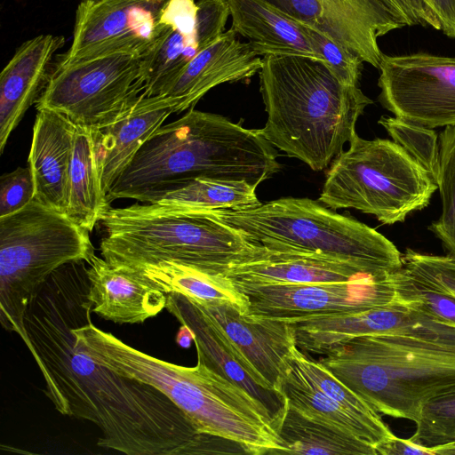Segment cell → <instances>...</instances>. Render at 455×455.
<instances>
[{
  "label": "cell",
  "instance_id": "6da1fadb",
  "mask_svg": "<svg viewBox=\"0 0 455 455\" xmlns=\"http://www.w3.org/2000/svg\"><path fill=\"white\" fill-rule=\"evenodd\" d=\"M85 261L54 271L29 302L22 340L39 367L44 394L61 415L94 423L97 444L126 455L229 453L228 440L202 434L167 395L95 361L73 331Z\"/></svg>",
  "mask_w": 455,
  "mask_h": 455
},
{
  "label": "cell",
  "instance_id": "7a4b0ae2",
  "mask_svg": "<svg viewBox=\"0 0 455 455\" xmlns=\"http://www.w3.org/2000/svg\"><path fill=\"white\" fill-rule=\"evenodd\" d=\"M92 309L76 310L77 343L99 363L151 385L172 401L202 434L239 444L249 454H277L282 443L266 407L202 360L194 367L169 363L96 327Z\"/></svg>",
  "mask_w": 455,
  "mask_h": 455
},
{
  "label": "cell",
  "instance_id": "3957f363",
  "mask_svg": "<svg viewBox=\"0 0 455 455\" xmlns=\"http://www.w3.org/2000/svg\"><path fill=\"white\" fill-rule=\"evenodd\" d=\"M278 156L259 130L193 108L147 140L107 200L109 204L123 198L151 204L199 177L245 180L258 187L281 170Z\"/></svg>",
  "mask_w": 455,
  "mask_h": 455
},
{
  "label": "cell",
  "instance_id": "277c9868",
  "mask_svg": "<svg viewBox=\"0 0 455 455\" xmlns=\"http://www.w3.org/2000/svg\"><path fill=\"white\" fill-rule=\"evenodd\" d=\"M267 114L263 137L314 171L343 151L372 103L358 86L341 84L327 64L299 55H265L259 72Z\"/></svg>",
  "mask_w": 455,
  "mask_h": 455
},
{
  "label": "cell",
  "instance_id": "5b68a950",
  "mask_svg": "<svg viewBox=\"0 0 455 455\" xmlns=\"http://www.w3.org/2000/svg\"><path fill=\"white\" fill-rule=\"evenodd\" d=\"M324 355L319 361L379 415L416 423L425 403L455 390V344L369 335Z\"/></svg>",
  "mask_w": 455,
  "mask_h": 455
},
{
  "label": "cell",
  "instance_id": "8992f818",
  "mask_svg": "<svg viewBox=\"0 0 455 455\" xmlns=\"http://www.w3.org/2000/svg\"><path fill=\"white\" fill-rule=\"evenodd\" d=\"M99 224L101 256L114 265L167 259L215 274L256 245L211 211L157 204L110 206Z\"/></svg>",
  "mask_w": 455,
  "mask_h": 455
},
{
  "label": "cell",
  "instance_id": "52a82bcc",
  "mask_svg": "<svg viewBox=\"0 0 455 455\" xmlns=\"http://www.w3.org/2000/svg\"><path fill=\"white\" fill-rule=\"evenodd\" d=\"M211 212L268 249L320 254L392 271L403 266L400 251L383 235L319 201L283 197L251 208Z\"/></svg>",
  "mask_w": 455,
  "mask_h": 455
},
{
  "label": "cell",
  "instance_id": "ba28073f",
  "mask_svg": "<svg viewBox=\"0 0 455 455\" xmlns=\"http://www.w3.org/2000/svg\"><path fill=\"white\" fill-rule=\"evenodd\" d=\"M89 231L36 198L0 217V322L23 340L29 302L60 267L90 260Z\"/></svg>",
  "mask_w": 455,
  "mask_h": 455
},
{
  "label": "cell",
  "instance_id": "9c48e42d",
  "mask_svg": "<svg viewBox=\"0 0 455 455\" xmlns=\"http://www.w3.org/2000/svg\"><path fill=\"white\" fill-rule=\"evenodd\" d=\"M331 163L318 201L331 210L352 208L382 224L403 222L438 189L431 175L402 147L356 133Z\"/></svg>",
  "mask_w": 455,
  "mask_h": 455
},
{
  "label": "cell",
  "instance_id": "30bf717a",
  "mask_svg": "<svg viewBox=\"0 0 455 455\" xmlns=\"http://www.w3.org/2000/svg\"><path fill=\"white\" fill-rule=\"evenodd\" d=\"M141 57L117 52L57 63L36 102V109L54 110L92 130L106 126L143 93Z\"/></svg>",
  "mask_w": 455,
  "mask_h": 455
},
{
  "label": "cell",
  "instance_id": "8fae6325",
  "mask_svg": "<svg viewBox=\"0 0 455 455\" xmlns=\"http://www.w3.org/2000/svg\"><path fill=\"white\" fill-rule=\"evenodd\" d=\"M398 270L369 273L343 283L257 285L232 282L248 298L246 316L291 323L390 304L397 300Z\"/></svg>",
  "mask_w": 455,
  "mask_h": 455
},
{
  "label": "cell",
  "instance_id": "7c38bea8",
  "mask_svg": "<svg viewBox=\"0 0 455 455\" xmlns=\"http://www.w3.org/2000/svg\"><path fill=\"white\" fill-rule=\"evenodd\" d=\"M379 101L404 121L434 129L455 125V57L383 55Z\"/></svg>",
  "mask_w": 455,
  "mask_h": 455
},
{
  "label": "cell",
  "instance_id": "4fadbf2b",
  "mask_svg": "<svg viewBox=\"0 0 455 455\" xmlns=\"http://www.w3.org/2000/svg\"><path fill=\"white\" fill-rule=\"evenodd\" d=\"M168 1L82 0L71 45L58 63L117 52L143 55L161 32V14Z\"/></svg>",
  "mask_w": 455,
  "mask_h": 455
},
{
  "label": "cell",
  "instance_id": "5bb4252c",
  "mask_svg": "<svg viewBox=\"0 0 455 455\" xmlns=\"http://www.w3.org/2000/svg\"><path fill=\"white\" fill-rule=\"evenodd\" d=\"M297 347L324 355L334 346L356 337L407 335L455 344V325L412 310L395 300L363 311L310 316L292 323Z\"/></svg>",
  "mask_w": 455,
  "mask_h": 455
},
{
  "label": "cell",
  "instance_id": "9a60e30c",
  "mask_svg": "<svg viewBox=\"0 0 455 455\" xmlns=\"http://www.w3.org/2000/svg\"><path fill=\"white\" fill-rule=\"evenodd\" d=\"M290 18L312 26L376 68L378 38L409 26L382 0H267Z\"/></svg>",
  "mask_w": 455,
  "mask_h": 455
},
{
  "label": "cell",
  "instance_id": "2e32d148",
  "mask_svg": "<svg viewBox=\"0 0 455 455\" xmlns=\"http://www.w3.org/2000/svg\"><path fill=\"white\" fill-rule=\"evenodd\" d=\"M191 300L253 374L268 388L285 396L283 387L290 371V356L297 347L292 324L248 317L228 302Z\"/></svg>",
  "mask_w": 455,
  "mask_h": 455
},
{
  "label": "cell",
  "instance_id": "e0dca14e",
  "mask_svg": "<svg viewBox=\"0 0 455 455\" xmlns=\"http://www.w3.org/2000/svg\"><path fill=\"white\" fill-rule=\"evenodd\" d=\"M384 270L387 269L320 254L268 249L256 243L249 252L215 274L235 283L267 285L343 283Z\"/></svg>",
  "mask_w": 455,
  "mask_h": 455
},
{
  "label": "cell",
  "instance_id": "ac0fdd59",
  "mask_svg": "<svg viewBox=\"0 0 455 455\" xmlns=\"http://www.w3.org/2000/svg\"><path fill=\"white\" fill-rule=\"evenodd\" d=\"M166 295L165 308L192 331L197 359L262 403L273 417L278 432L288 405L286 397L268 388L253 374L195 302L181 294Z\"/></svg>",
  "mask_w": 455,
  "mask_h": 455
},
{
  "label": "cell",
  "instance_id": "d6986e66",
  "mask_svg": "<svg viewBox=\"0 0 455 455\" xmlns=\"http://www.w3.org/2000/svg\"><path fill=\"white\" fill-rule=\"evenodd\" d=\"M230 28L198 52L163 94L173 101V113L193 108L211 89L251 78L259 72L262 58Z\"/></svg>",
  "mask_w": 455,
  "mask_h": 455
},
{
  "label": "cell",
  "instance_id": "ffe728a7",
  "mask_svg": "<svg viewBox=\"0 0 455 455\" xmlns=\"http://www.w3.org/2000/svg\"><path fill=\"white\" fill-rule=\"evenodd\" d=\"M171 114H173L171 98L147 96L143 92L114 122L99 129H91L96 163L106 196L141 146Z\"/></svg>",
  "mask_w": 455,
  "mask_h": 455
},
{
  "label": "cell",
  "instance_id": "44dd1931",
  "mask_svg": "<svg viewBox=\"0 0 455 455\" xmlns=\"http://www.w3.org/2000/svg\"><path fill=\"white\" fill-rule=\"evenodd\" d=\"M65 43L61 36L39 35L24 42L0 74V153L28 108L38 100L50 64Z\"/></svg>",
  "mask_w": 455,
  "mask_h": 455
},
{
  "label": "cell",
  "instance_id": "7402d4cb",
  "mask_svg": "<svg viewBox=\"0 0 455 455\" xmlns=\"http://www.w3.org/2000/svg\"><path fill=\"white\" fill-rule=\"evenodd\" d=\"M195 0H169L161 14L162 29L142 55L141 79L147 96L163 95L185 66L201 51L196 34Z\"/></svg>",
  "mask_w": 455,
  "mask_h": 455
},
{
  "label": "cell",
  "instance_id": "603a6c76",
  "mask_svg": "<svg viewBox=\"0 0 455 455\" xmlns=\"http://www.w3.org/2000/svg\"><path fill=\"white\" fill-rule=\"evenodd\" d=\"M76 126L63 114L48 108L38 109L28 155V166L36 187L35 198L65 213Z\"/></svg>",
  "mask_w": 455,
  "mask_h": 455
},
{
  "label": "cell",
  "instance_id": "cb8c5ba5",
  "mask_svg": "<svg viewBox=\"0 0 455 455\" xmlns=\"http://www.w3.org/2000/svg\"><path fill=\"white\" fill-rule=\"evenodd\" d=\"M92 311L116 323H140L166 307L167 295L95 253L87 262Z\"/></svg>",
  "mask_w": 455,
  "mask_h": 455
},
{
  "label": "cell",
  "instance_id": "d4e9b609",
  "mask_svg": "<svg viewBox=\"0 0 455 455\" xmlns=\"http://www.w3.org/2000/svg\"><path fill=\"white\" fill-rule=\"evenodd\" d=\"M232 28L259 56L299 55L324 61L300 22L267 0H227ZM325 62V61H324Z\"/></svg>",
  "mask_w": 455,
  "mask_h": 455
},
{
  "label": "cell",
  "instance_id": "484cf974",
  "mask_svg": "<svg viewBox=\"0 0 455 455\" xmlns=\"http://www.w3.org/2000/svg\"><path fill=\"white\" fill-rule=\"evenodd\" d=\"M114 265V264H113ZM159 291L181 294L196 301L234 305L243 315L249 309L246 295L228 277L167 259L115 265Z\"/></svg>",
  "mask_w": 455,
  "mask_h": 455
},
{
  "label": "cell",
  "instance_id": "4316f807",
  "mask_svg": "<svg viewBox=\"0 0 455 455\" xmlns=\"http://www.w3.org/2000/svg\"><path fill=\"white\" fill-rule=\"evenodd\" d=\"M109 207L96 163L92 130L76 125L68 169L66 214L91 232Z\"/></svg>",
  "mask_w": 455,
  "mask_h": 455
},
{
  "label": "cell",
  "instance_id": "83f0119b",
  "mask_svg": "<svg viewBox=\"0 0 455 455\" xmlns=\"http://www.w3.org/2000/svg\"><path fill=\"white\" fill-rule=\"evenodd\" d=\"M278 435L282 447L277 454L377 455L371 444L310 419L290 405L278 427Z\"/></svg>",
  "mask_w": 455,
  "mask_h": 455
},
{
  "label": "cell",
  "instance_id": "f1b7e54d",
  "mask_svg": "<svg viewBox=\"0 0 455 455\" xmlns=\"http://www.w3.org/2000/svg\"><path fill=\"white\" fill-rule=\"evenodd\" d=\"M283 394L288 405L301 414L356 436L374 448L389 439L347 411L291 367Z\"/></svg>",
  "mask_w": 455,
  "mask_h": 455
},
{
  "label": "cell",
  "instance_id": "f546056e",
  "mask_svg": "<svg viewBox=\"0 0 455 455\" xmlns=\"http://www.w3.org/2000/svg\"><path fill=\"white\" fill-rule=\"evenodd\" d=\"M256 188L245 180L199 177L166 192L151 204L202 212L243 210L260 204Z\"/></svg>",
  "mask_w": 455,
  "mask_h": 455
},
{
  "label": "cell",
  "instance_id": "4dcf8cb0",
  "mask_svg": "<svg viewBox=\"0 0 455 455\" xmlns=\"http://www.w3.org/2000/svg\"><path fill=\"white\" fill-rule=\"evenodd\" d=\"M290 367L386 438L395 435L381 416L365 401L337 379L320 361L315 360L298 347L291 350Z\"/></svg>",
  "mask_w": 455,
  "mask_h": 455
},
{
  "label": "cell",
  "instance_id": "1f68e13d",
  "mask_svg": "<svg viewBox=\"0 0 455 455\" xmlns=\"http://www.w3.org/2000/svg\"><path fill=\"white\" fill-rule=\"evenodd\" d=\"M439 156L435 182L442 199V214L428 228L455 258V125L439 134Z\"/></svg>",
  "mask_w": 455,
  "mask_h": 455
},
{
  "label": "cell",
  "instance_id": "d6a6232c",
  "mask_svg": "<svg viewBox=\"0 0 455 455\" xmlns=\"http://www.w3.org/2000/svg\"><path fill=\"white\" fill-rule=\"evenodd\" d=\"M379 124L385 128L393 141L402 147L435 181L439 143L435 130L396 116H383Z\"/></svg>",
  "mask_w": 455,
  "mask_h": 455
},
{
  "label": "cell",
  "instance_id": "836d02e7",
  "mask_svg": "<svg viewBox=\"0 0 455 455\" xmlns=\"http://www.w3.org/2000/svg\"><path fill=\"white\" fill-rule=\"evenodd\" d=\"M412 443L433 449L455 441V390L436 396L421 408Z\"/></svg>",
  "mask_w": 455,
  "mask_h": 455
},
{
  "label": "cell",
  "instance_id": "e575fe53",
  "mask_svg": "<svg viewBox=\"0 0 455 455\" xmlns=\"http://www.w3.org/2000/svg\"><path fill=\"white\" fill-rule=\"evenodd\" d=\"M397 300L409 308L455 325V298L422 286L401 267L395 278Z\"/></svg>",
  "mask_w": 455,
  "mask_h": 455
},
{
  "label": "cell",
  "instance_id": "d590c367",
  "mask_svg": "<svg viewBox=\"0 0 455 455\" xmlns=\"http://www.w3.org/2000/svg\"><path fill=\"white\" fill-rule=\"evenodd\" d=\"M402 262L405 273L422 286L455 298V258L407 249Z\"/></svg>",
  "mask_w": 455,
  "mask_h": 455
},
{
  "label": "cell",
  "instance_id": "8d00e7d4",
  "mask_svg": "<svg viewBox=\"0 0 455 455\" xmlns=\"http://www.w3.org/2000/svg\"><path fill=\"white\" fill-rule=\"evenodd\" d=\"M301 25L315 51L339 81L347 86H358L363 60L321 30Z\"/></svg>",
  "mask_w": 455,
  "mask_h": 455
},
{
  "label": "cell",
  "instance_id": "74e56055",
  "mask_svg": "<svg viewBox=\"0 0 455 455\" xmlns=\"http://www.w3.org/2000/svg\"><path fill=\"white\" fill-rule=\"evenodd\" d=\"M36 187L29 166L18 167L0 178V217L14 213L34 198Z\"/></svg>",
  "mask_w": 455,
  "mask_h": 455
},
{
  "label": "cell",
  "instance_id": "f35d334b",
  "mask_svg": "<svg viewBox=\"0 0 455 455\" xmlns=\"http://www.w3.org/2000/svg\"><path fill=\"white\" fill-rule=\"evenodd\" d=\"M196 6V34L204 50L224 33L230 11L227 0H197Z\"/></svg>",
  "mask_w": 455,
  "mask_h": 455
},
{
  "label": "cell",
  "instance_id": "ab89813d",
  "mask_svg": "<svg viewBox=\"0 0 455 455\" xmlns=\"http://www.w3.org/2000/svg\"><path fill=\"white\" fill-rule=\"evenodd\" d=\"M400 13L409 26L431 27L441 31V22L437 18L431 0H382Z\"/></svg>",
  "mask_w": 455,
  "mask_h": 455
},
{
  "label": "cell",
  "instance_id": "60d3db41",
  "mask_svg": "<svg viewBox=\"0 0 455 455\" xmlns=\"http://www.w3.org/2000/svg\"><path fill=\"white\" fill-rule=\"evenodd\" d=\"M377 454L381 455H435L434 451L412 443L410 439L399 438L393 435L375 447Z\"/></svg>",
  "mask_w": 455,
  "mask_h": 455
},
{
  "label": "cell",
  "instance_id": "b9f144b4",
  "mask_svg": "<svg viewBox=\"0 0 455 455\" xmlns=\"http://www.w3.org/2000/svg\"><path fill=\"white\" fill-rule=\"evenodd\" d=\"M431 1L441 22V31L448 37L455 39V0Z\"/></svg>",
  "mask_w": 455,
  "mask_h": 455
},
{
  "label": "cell",
  "instance_id": "7bdbcfd3",
  "mask_svg": "<svg viewBox=\"0 0 455 455\" xmlns=\"http://www.w3.org/2000/svg\"><path fill=\"white\" fill-rule=\"evenodd\" d=\"M191 341H194L192 331L189 328L181 324L176 335L177 344L183 348H188Z\"/></svg>",
  "mask_w": 455,
  "mask_h": 455
},
{
  "label": "cell",
  "instance_id": "ee69618b",
  "mask_svg": "<svg viewBox=\"0 0 455 455\" xmlns=\"http://www.w3.org/2000/svg\"><path fill=\"white\" fill-rule=\"evenodd\" d=\"M85 1H95V0H85Z\"/></svg>",
  "mask_w": 455,
  "mask_h": 455
}]
</instances>
